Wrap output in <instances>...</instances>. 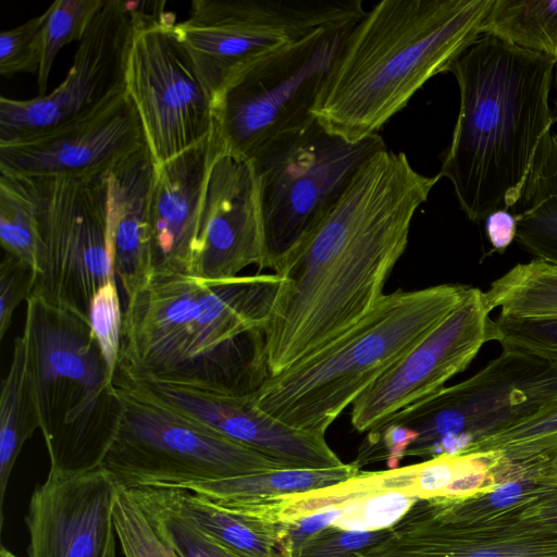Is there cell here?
I'll return each mask as SVG.
<instances>
[{
  "label": "cell",
  "mask_w": 557,
  "mask_h": 557,
  "mask_svg": "<svg viewBox=\"0 0 557 557\" xmlns=\"http://www.w3.org/2000/svg\"><path fill=\"white\" fill-rule=\"evenodd\" d=\"M175 15L138 27L126 66L146 146L156 164L210 137L215 128L214 95L199 74L176 30Z\"/></svg>",
  "instance_id": "13"
},
{
  "label": "cell",
  "mask_w": 557,
  "mask_h": 557,
  "mask_svg": "<svg viewBox=\"0 0 557 557\" xmlns=\"http://www.w3.org/2000/svg\"><path fill=\"white\" fill-rule=\"evenodd\" d=\"M156 163L144 146L108 173L111 268L126 301L152 277L148 209Z\"/></svg>",
  "instance_id": "22"
},
{
  "label": "cell",
  "mask_w": 557,
  "mask_h": 557,
  "mask_svg": "<svg viewBox=\"0 0 557 557\" xmlns=\"http://www.w3.org/2000/svg\"><path fill=\"white\" fill-rule=\"evenodd\" d=\"M0 243L5 253L26 262L35 273L37 206L25 177L0 173Z\"/></svg>",
  "instance_id": "29"
},
{
  "label": "cell",
  "mask_w": 557,
  "mask_h": 557,
  "mask_svg": "<svg viewBox=\"0 0 557 557\" xmlns=\"http://www.w3.org/2000/svg\"><path fill=\"white\" fill-rule=\"evenodd\" d=\"M113 517L124 557H176L171 547L157 534L126 487L120 484Z\"/></svg>",
  "instance_id": "33"
},
{
  "label": "cell",
  "mask_w": 557,
  "mask_h": 557,
  "mask_svg": "<svg viewBox=\"0 0 557 557\" xmlns=\"http://www.w3.org/2000/svg\"><path fill=\"white\" fill-rule=\"evenodd\" d=\"M553 104H554V114L555 121L557 122V64L554 71V82H553Z\"/></svg>",
  "instance_id": "42"
},
{
  "label": "cell",
  "mask_w": 557,
  "mask_h": 557,
  "mask_svg": "<svg viewBox=\"0 0 557 557\" xmlns=\"http://www.w3.org/2000/svg\"><path fill=\"white\" fill-rule=\"evenodd\" d=\"M485 232L494 252L504 253L516 239L517 219L508 210H497L486 216Z\"/></svg>",
  "instance_id": "41"
},
{
  "label": "cell",
  "mask_w": 557,
  "mask_h": 557,
  "mask_svg": "<svg viewBox=\"0 0 557 557\" xmlns=\"http://www.w3.org/2000/svg\"><path fill=\"white\" fill-rule=\"evenodd\" d=\"M388 534L389 528L354 531L330 525L310 537L295 557H363V552L382 543Z\"/></svg>",
  "instance_id": "37"
},
{
  "label": "cell",
  "mask_w": 557,
  "mask_h": 557,
  "mask_svg": "<svg viewBox=\"0 0 557 557\" xmlns=\"http://www.w3.org/2000/svg\"><path fill=\"white\" fill-rule=\"evenodd\" d=\"M361 0H194L178 36L215 96L237 72L312 32L358 22Z\"/></svg>",
  "instance_id": "12"
},
{
  "label": "cell",
  "mask_w": 557,
  "mask_h": 557,
  "mask_svg": "<svg viewBox=\"0 0 557 557\" xmlns=\"http://www.w3.org/2000/svg\"><path fill=\"white\" fill-rule=\"evenodd\" d=\"M490 309L500 317L557 318V265L540 260L517 263L484 292Z\"/></svg>",
  "instance_id": "26"
},
{
  "label": "cell",
  "mask_w": 557,
  "mask_h": 557,
  "mask_svg": "<svg viewBox=\"0 0 557 557\" xmlns=\"http://www.w3.org/2000/svg\"><path fill=\"white\" fill-rule=\"evenodd\" d=\"M384 148L379 133L351 143L329 133L315 120L273 141L250 160L263 232L260 270L276 272L338 200L361 165Z\"/></svg>",
  "instance_id": "8"
},
{
  "label": "cell",
  "mask_w": 557,
  "mask_h": 557,
  "mask_svg": "<svg viewBox=\"0 0 557 557\" xmlns=\"http://www.w3.org/2000/svg\"><path fill=\"white\" fill-rule=\"evenodd\" d=\"M115 387L163 406L200 425L269 456L285 468L329 469L344 461L325 436L287 425L260 409L256 395H231L203 388L114 375Z\"/></svg>",
  "instance_id": "17"
},
{
  "label": "cell",
  "mask_w": 557,
  "mask_h": 557,
  "mask_svg": "<svg viewBox=\"0 0 557 557\" xmlns=\"http://www.w3.org/2000/svg\"><path fill=\"white\" fill-rule=\"evenodd\" d=\"M146 146L126 94L100 110L27 138L0 143V173L23 177L92 178Z\"/></svg>",
  "instance_id": "18"
},
{
  "label": "cell",
  "mask_w": 557,
  "mask_h": 557,
  "mask_svg": "<svg viewBox=\"0 0 557 557\" xmlns=\"http://www.w3.org/2000/svg\"><path fill=\"white\" fill-rule=\"evenodd\" d=\"M143 509L157 534L176 557H244L206 535L162 503L146 485L126 487Z\"/></svg>",
  "instance_id": "30"
},
{
  "label": "cell",
  "mask_w": 557,
  "mask_h": 557,
  "mask_svg": "<svg viewBox=\"0 0 557 557\" xmlns=\"http://www.w3.org/2000/svg\"><path fill=\"white\" fill-rule=\"evenodd\" d=\"M518 208L515 240L534 260L557 265V134Z\"/></svg>",
  "instance_id": "27"
},
{
  "label": "cell",
  "mask_w": 557,
  "mask_h": 557,
  "mask_svg": "<svg viewBox=\"0 0 557 557\" xmlns=\"http://www.w3.org/2000/svg\"><path fill=\"white\" fill-rule=\"evenodd\" d=\"M556 396V366L502 349L469 379L443 387L387 421L418 433L405 457L428 460L462 455L474 443L533 414Z\"/></svg>",
  "instance_id": "9"
},
{
  "label": "cell",
  "mask_w": 557,
  "mask_h": 557,
  "mask_svg": "<svg viewBox=\"0 0 557 557\" xmlns=\"http://www.w3.org/2000/svg\"><path fill=\"white\" fill-rule=\"evenodd\" d=\"M281 282L275 273L224 281L152 275L126 301L114 375L256 393L271 375L265 329Z\"/></svg>",
  "instance_id": "2"
},
{
  "label": "cell",
  "mask_w": 557,
  "mask_h": 557,
  "mask_svg": "<svg viewBox=\"0 0 557 557\" xmlns=\"http://www.w3.org/2000/svg\"><path fill=\"white\" fill-rule=\"evenodd\" d=\"M552 467H553V474H554L555 479L557 480V449L553 457Z\"/></svg>",
  "instance_id": "44"
},
{
  "label": "cell",
  "mask_w": 557,
  "mask_h": 557,
  "mask_svg": "<svg viewBox=\"0 0 557 557\" xmlns=\"http://www.w3.org/2000/svg\"><path fill=\"white\" fill-rule=\"evenodd\" d=\"M40 429L35 387L24 336L13 344L11 364L0 394V525L13 467L24 444Z\"/></svg>",
  "instance_id": "24"
},
{
  "label": "cell",
  "mask_w": 557,
  "mask_h": 557,
  "mask_svg": "<svg viewBox=\"0 0 557 557\" xmlns=\"http://www.w3.org/2000/svg\"><path fill=\"white\" fill-rule=\"evenodd\" d=\"M117 483L103 468L48 474L25 516L28 557H116L113 508Z\"/></svg>",
  "instance_id": "19"
},
{
  "label": "cell",
  "mask_w": 557,
  "mask_h": 557,
  "mask_svg": "<svg viewBox=\"0 0 557 557\" xmlns=\"http://www.w3.org/2000/svg\"><path fill=\"white\" fill-rule=\"evenodd\" d=\"M491 312L484 292L470 286L441 322L354 401L352 428L369 432L463 372L485 344L497 342Z\"/></svg>",
  "instance_id": "16"
},
{
  "label": "cell",
  "mask_w": 557,
  "mask_h": 557,
  "mask_svg": "<svg viewBox=\"0 0 557 557\" xmlns=\"http://www.w3.org/2000/svg\"><path fill=\"white\" fill-rule=\"evenodd\" d=\"M494 0H383L355 24L313 109L351 143L377 134L482 35Z\"/></svg>",
  "instance_id": "4"
},
{
  "label": "cell",
  "mask_w": 557,
  "mask_h": 557,
  "mask_svg": "<svg viewBox=\"0 0 557 557\" xmlns=\"http://www.w3.org/2000/svg\"><path fill=\"white\" fill-rule=\"evenodd\" d=\"M347 507L332 506L287 523H278V546L281 557H295L299 548L313 535L333 525Z\"/></svg>",
  "instance_id": "40"
},
{
  "label": "cell",
  "mask_w": 557,
  "mask_h": 557,
  "mask_svg": "<svg viewBox=\"0 0 557 557\" xmlns=\"http://www.w3.org/2000/svg\"><path fill=\"white\" fill-rule=\"evenodd\" d=\"M115 387V386H114ZM101 463L125 487L223 480L285 467L127 389Z\"/></svg>",
  "instance_id": "10"
},
{
  "label": "cell",
  "mask_w": 557,
  "mask_h": 557,
  "mask_svg": "<svg viewBox=\"0 0 557 557\" xmlns=\"http://www.w3.org/2000/svg\"><path fill=\"white\" fill-rule=\"evenodd\" d=\"M557 61L481 35L451 65L459 111L438 174L472 222L518 208L540 173L555 121Z\"/></svg>",
  "instance_id": "3"
},
{
  "label": "cell",
  "mask_w": 557,
  "mask_h": 557,
  "mask_svg": "<svg viewBox=\"0 0 557 557\" xmlns=\"http://www.w3.org/2000/svg\"><path fill=\"white\" fill-rule=\"evenodd\" d=\"M469 285L440 284L385 294L329 344L270 375L255 393L261 410L324 435L334 420L463 298Z\"/></svg>",
  "instance_id": "5"
},
{
  "label": "cell",
  "mask_w": 557,
  "mask_h": 557,
  "mask_svg": "<svg viewBox=\"0 0 557 557\" xmlns=\"http://www.w3.org/2000/svg\"><path fill=\"white\" fill-rule=\"evenodd\" d=\"M502 349L524 354L557 367V318L495 320Z\"/></svg>",
  "instance_id": "34"
},
{
  "label": "cell",
  "mask_w": 557,
  "mask_h": 557,
  "mask_svg": "<svg viewBox=\"0 0 557 557\" xmlns=\"http://www.w3.org/2000/svg\"><path fill=\"white\" fill-rule=\"evenodd\" d=\"M482 35L557 61V0H494Z\"/></svg>",
  "instance_id": "28"
},
{
  "label": "cell",
  "mask_w": 557,
  "mask_h": 557,
  "mask_svg": "<svg viewBox=\"0 0 557 557\" xmlns=\"http://www.w3.org/2000/svg\"><path fill=\"white\" fill-rule=\"evenodd\" d=\"M149 487L162 503L199 531L244 557H281L278 523L218 504L185 488Z\"/></svg>",
  "instance_id": "23"
},
{
  "label": "cell",
  "mask_w": 557,
  "mask_h": 557,
  "mask_svg": "<svg viewBox=\"0 0 557 557\" xmlns=\"http://www.w3.org/2000/svg\"><path fill=\"white\" fill-rule=\"evenodd\" d=\"M356 23L319 28L232 76L214 96L222 149L250 161L313 123V109Z\"/></svg>",
  "instance_id": "7"
},
{
  "label": "cell",
  "mask_w": 557,
  "mask_h": 557,
  "mask_svg": "<svg viewBox=\"0 0 557 557\" xmlns=\"http://www.w3.org/2000/svg\"><path fill=\"white\" fill-rule=\"evenodd\" d=\"M264 257L258 184L251 161L218 150L201 202L194 277L224 281Z\"/></svg>",
  "instance_id": "20"
},
{
  "label": "cell",
  "mask_w": 557,
  "mask_h": 557,
  "mask_svg": "<svg viewBox=\"0 0 557 557\" xmlns=\"http://www.w3.org/2000/svg\"><path fill=\"white\" fill-rule=\"evenodd\" d=\"M360 471L350 462L337 468H284L223 480L166 484L158 487L185 488L216 503H238L329 487L357 475Z\"/></svg>",
  "instance_id": "25"
},
{
  "label": "cell",
  "mask_w": 557,
  "mask_h": 557,
  "mask_svg": "<svg viewBox=\"0 0 557 557\" xmlns=\"http://www.w3.org/2000/svg\"><path fill=\"white\" fill-rule=\"evenodd\" d=\"M418 499L401 491H386L354 504L333 524L354 531H375L393 527Z\"/></svg>",
  "instance_id": "36"
},
{
  "label": "cell",
  "mask_w": 557,
  "mask_h": 557,
  "mask_svg": "<svg viewBox=\"0 0 557 557\" xmlns=\"http://www.w3.org/2000/svg\"><path fill=\"white\" fill-rule=\"evenodd\" d=\"M0 557H20V556L15 555L9 548H7L5 546L2 545L0 548Z\"/></svg>",
  "instance_id": "43"
},
{
  "label": "cell",
  "mask_w": 557,
  "mask_h": 557,
  "mask_svg": "<svg viewBox=\"0 0 557 557\" xmlns=\"http://www.w3.org/2000/svg\"><path fill=\"white\" fill-rule=\"evenodd\" d=\"M25 178L38 222L30 296L90 321L96 294L115 277L108 243V174Z\"/></svg>",
  "instance_id": "11"
},
{
  "label": "cell",
  "mask_w": 557,
  "mask_h": 557,
  "mask_svg": "<svg viewBox=\"0 0 557 557\" xmlns=\"http://www.w3.org/2000/svg\"><path fill=\"white\" fill-rule=\"evenodd\" d=\"M442 178L405 152L371 156L275 272L282 282L265 329L271 375L338 337L385 295L417 209Z\"/></svg>",
  "instance_id": "1"
},
{
  "label": "cell",
  "mask_w": 557,
  "mask_h": 557,
  "mask_svg": "<svg viewBox=\"0 0 557 557\" xmlns=\"http://www.w3.org/2000/svg\"><path fill=\"white\" fill-rule=\"evenodd\" d=\"M135 30L126 1L106 0L57 88L27 100L1 96L0 143L57 128L126 94V66Z\"/></svg>",
  "instance_id": "15"
},
{
  "label": "cell",
  "mask_w": 557,
  "mask_h": 557,
  "mask_svg": "<svg viewBox=\"0 0 557 557\" xmlns=\"http://www.w3.org/2000/svg\"><path fill=\"white\" fill-rule=\"evenodd\" d=\"M34 269L21 259L4 253L0 263V338L9 330L13 313L32 294Z\"/></svg>",
  "instance_id": "39"
},
{
  "label": "cell",
  "mask_w": 557,
  "mask_h": 557,
  "mask_svg": "<svg viewBox=\"0 0 557 557\" xmlns=\"http://www.w3.org/2000/svg\"><path fill=\"white\" fill-rule=\"evenodd\" d=\"M536 492L487 515H467L448 497L419 499L363 557H557V517Z\"/></svg>",
  "instance_id": "14"
},
{
  "label": "cell",
  "mask_w": 557,
  "mask_h": 557,
  "mask_svg": "<svg viewBox=\"0 0 557 557\" xmlns=\"http://www.w3.org/2000/svg\"><path fill=\"white\" fill-rule=\"evenodd\" d=\"M122 315L114 277L98 290L90 309L92 331L113 372L120 350Z\"/></svg>",
  "instance_id": "38"
},
{
  "label": "cell",
  "mask_w": 557,
  "mask_h": 557,
  "mask_svg": "<svg viewBox=\"0 0 557 557\" xmlns=\"http://www.w3.org/2000/svg\"><path fill=\"white\" fill-rule=\"evenodd\" d=\"M106 0H55L46 10L44 57L37 74L38 96H45L58 52L72 41H81Z\"/></svg>",
  "instance_id": "32"
},
{
  "label": "cell",
  "mask_w": 557,
  "mask_h": 557,
  "mask_svg": "<svg viewBox=\"0 0 557 557\" xmlns=\"http://www.w3.org/2000/svg\"><path fill=\"white\" fill-rule=\"evenodd\" d=\"M47 12L0 34V74H38L44 57Z\"/></svg>",
  "instance_id": "35"
},
{
  "label": "cell",
  "mask_w": 557,
  "mask_h": 557,
  "mask_svg": "<svg viewBox=\"0 0 557 557\" xmlns=\"http://www.w3.org/2000/svg\"><path fill=\"white\" fill-rule=\"evenodd\" d=\"M556 449L557 396L533 414L474 443L465 454L497 453L513 459Z\"/></svg>",
  "instance_id": "31"
},
{
  "label": "cell",
  "mask_w": 557,
  "mask_h": 557,
  "mask_svg": "<svg viewBox=\"0 0 557 557\" xmlns=\"http://www.w3.org/2000/svg\"><path fill=\"white\" fill-rule=\"evenodd\" d=\"M220 147L214 128L202 143L156 164L148 209L152 275L193 276L205 186Z\"/></svg>",
  "instance_id": "21"
},
{
  "label": "cell",
  "mask_w": 557,
  "mask_h": 557,
  "mask_svg": "<svg viewBox=\"0 0 557 557\" xmlns=\"http://www.w3.org/2000/svg\"><path fill=\"white\" fill-rule=\"evenodd\" d=\"M22 335L50 460L48 474L101 467L115 436L121 403L90 321L30 296Z\"/></svg>",
  "instance_id": "6"
}]
</instances>
